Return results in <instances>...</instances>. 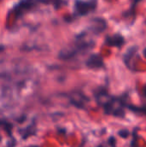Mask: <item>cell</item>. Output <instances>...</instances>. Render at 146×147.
Masks as SVG:
<instances>
[{"mask_svg":"<svg viewBox=\"0 0 146 147\" xmlns=\"http://www.w3.org/2000/svg\"><path fill=\"white\" fill-rule=\"evenodd\" d=\"M97 0H75L74 12L77 16H84L96 9Z\"/></svg>","mask_w":146,"mask_h":147,"instance_id":"cell-1","label":"cell"},{"mask_svg":"<svg viewBox=\"0 0 146 147\" xmlns=\"http://www.w3.org/2000/svg\"><path fill=\"white\" fill-rule=\"evenodd\" d=\"M39 3H44V0H21L14 6V11L16 17L24 15L26 12L34 9Z\"/></svg>","mask_w":146,"mask_h":147,"instance_id":"cell-2","label":"cell"},{"mask_svg":"<svg viewBox=\"0 0 146 147\" xmlns=\"http://www.w3.org/2000/svg\"><path fill=\"white\" fill-rule=\"evenodd\" d=\"M126 43L125 37L120 34H114L113 35H108L105 38V44L108 47H114L121 48Z\"/></svg>","mask_w":146,"mask_h":147,"instance_id":"cell-3","label":"cell"},{"mask_svg":"<svg viewBox=\"0 0 146 147\" xmlns=\"http://www.w3.org/2000/svg\"><path fill=\"white\" fill-rule=\"evenodd\" d=\"M86 66L89 69L103 68L105 66L103 58L99 53H93L86 60Z\"/></svg>","mask_w":146,"mask_h":147,"instance_id":"cell-4","label":"cell"},{"mask_svg":"<svg viewBox=\"0 0 146 147\" xmlns=\"http://www.w3.org/2000/svg\"><path fill=\"white\" fill-rule=\"evenodd\" d=\"M108 27L107 21L102 17H96L91 20V26H90V30L96 34H99L102 33Z\"/></svg>","mask_w":146,"mask_h":147,"instance_id":"cell-5","label":"cell"},{"mask_svg":"<svg viewBox=\"0 0 146 147\" xmlns=\"http://www.w3.org/2000/svg\"><path fill=\"white\" fill-rule=\"evenodd\" d=\"M36 133H37V127H36V123L34 121H33L30 125H28L25 128L19 130V134H21V137L23 140L36 135Z\"/></svg>","mask_w":146,"mask_h":147,"instance_id":"cell-6","label":"cell"},{"mask_svg":"<svg viewBox=\"0 0 146 147\" xmlns=\"http://www.w3.org/2000/svg\"><path fill=\"white\" fill-rule=\"evenodd\" d=\"M137 52H138V47L137 46H133L130 48H128V50L124 54L123 60H124V63L126 64L127 68H131V66H130L131 60L134 57V55L137 53Z\"/></svg>","mask_w":146,"mask_h":147,"instance_id":"cell-7","label":"cell"},{"mask_svg":"<svg viewBox=\"0 0 146 147\" xmlns=\"http://www.w3.org/2000/svg\"><path fill=\"white\" fill-rule=\"evenodd\" d=\"M126 109H129L130 111L138 114V115H143L146 116V105H142V106H135L131 103H127Z\"/></svg>","mask_w":146,"mask_h":147,"instance_id":"cell-8","label":"cell"},{"mask_svg":"<svg viewBox=\"0 0 146 147\" xmlns=\"http://www.w3.org/2000/svg\"><path fill=\"white\" fill-rule=\"evenodd\" d=\"M140 1H141V0H133V3H132V5H131L130 9L127 11V14H125V15H124L125 16H127V17H129V16H132V17H133V22H132V24L134 22V20H135V18H136L135 9H136V8H137V4H138Z\"/></svg>","mask_w":146,"mask_h":147,"instance_id":"cell-9","label":"cell"},{"mask_svg":"<svg viewBox=\"0 0 146 147\" xmlns=\"http://www.w3.org/2000/svg\"><path fill=\"white\" fill-rule=\"evenodd\" d=\"M0 126L3 127V128L5 130V132L7 133V134L9 137H12V129H13V126L10 122H9L8 121L5 120H0Z\"/></svg>","mask_w":146,"mask_h":147,"instance_id":"cell-10","label":"cell"},{"mask_svg":"<svg viewBox=\"0 0 146 147\" xmlns=\"http://www.w3.org/2000/svg\"><path fill=\"white\" fill-rule=\"evenodd\" d=\"M138 127H135L133 132V140L130 147H139V135H138Z\"/></svg>","mask_w":146,"mask_h":147,"instance_id":"cell-11","label":"cell"},{"mask_svg":"<svg viewBox=\"0 0 146 147\" xmlns=\"http://www.w3.org/2000/svg\"><path fill=\"white\" fill-rule=\"evenodd\" d=\"M44 3H52L55 9H59L63 4V0H44Z\"/></svg>","mask_w":146,"mask_h":147,"instance_id":"cell-12","label":"cell"},{"mask_svg":"<svg viewBox=\"0 0 146 147\" xmlns=\"http://www.w3.org/2000/svg\"><path fill=\"white\" fill-rule=\"evenodd\" d=\"M118 135L120 137H121L122 139H127L129 137V135H130V132L128 131V129L123 128V129H121V130H120L118 132Z\"/></svg>","mask_w":146,"mask_h":147,"instance_id":"cell-13","label":"cell"},{"mask_svg":"<svg viewBox=\"0 0 146 147\" xmlns=\"http://www.w3.org/2000/svg\"><path fill=\"white\" fill-rule=\"evenodd\" d=\"M108 144H109L112 147H115V146H116V140H115V138L113 137V136H111V137L108 139Z\"/></svg>","mask_w":146,"mask_h":147,"instance_id":"cell-14","label":"cell"},{"mask_svg":"<svg viewBox=\"0 0 146 147\" xmlns=\"http://www.w3.org/2000/svg\"><path fill=\"white\" fill-rule=\"evenodd\" d=\"M16 144H17V142H16L15 139L13 138V137H11V140L9 141V143L7 145V147H15L16 146Z\"/></svg>","mask_w":146,"mask_h":147,"instance_id":"cell-15","label":"cell"},{"mask_svg":"<svg viewBox=\"0 0 146 147\" xmlns=\"http://www.w3.org/2000/svg\"><path fill=\"white\" fill-rule=\"evenodd\" d=\"M142 96L144 98H146V84L144 86V88L142 90Z\"/></svg>","mask_w":146,"mask_h":147,"instance_id":"cell-16","label":"cell"},{"mask_svg":"<svg viewBox=\"0 0 146 147\" xmlns=\"http://www.w3.org/2000/svg\"><path fill=\"white\" fill-rule=\"evenodd\" d=\"M143 55L145 56V58H146V47L143 50Z\"/></svg>","mask_w":146,"mask_h":147,"instance_id":"cell-17","label":"cell"},{"mask_svg":"<svg viewBox=\"0 0 146 147\" xmlns=\"http://www.w3.org/2000/svg\"><path fill=\"white\" fill-rule=\"evenodd\" d=\"M25 147H40L38 146H34V145H32V146H25Z\"/></svg>","mask_w":146,"mask_h":147,"instance_id":"cell-18","label":"cell"},{"mask_svg":"<svg viewBox=\"0 0 146 147\" xmlns=\"http://www.w3.org/2000/svg\"><path fill=\"white\" fill-rule=\"evenodd\" d=\"M1 140H2V137H1V135H0V142H1Z\"/></svg>","mask_w":146,"mask_h":147,"instance_id":"cell-19","label":"cell"}]
</instances>
